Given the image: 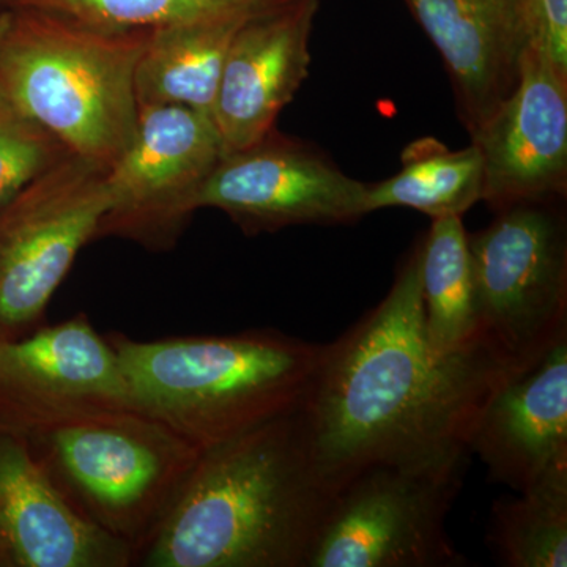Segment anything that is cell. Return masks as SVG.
Masks as SVG:
<instances>
[{
    "label": "cell",
    "instance_id": "cell-1",
    "mask_svg": "<svg viewBox=\"0 0 567 567\" xmlns=\"http://www.w3.org/2000/svg\"><path fill=\"white\" fill-rule=\"evenodd\" d=\"M421 251L423 237L385 298L323 346L300 406L317 470L333 491L369 466L468 461L481 410L514 374L486 346L443 360L431 353Z\"/></svg>",
    "mask_w": 567,
    "mask_h": 567
},
{
    "label": "cell",
    "instance_id": "cell-2",
    "mask_svg": "<svg viewBox=\"0 0 567 567\" xmlns=\"http://www.w3.org/2000/svg\"><path fill=\"white\" fill-rule=\"evenodd\" d=\"M333 496L295 410L204 450L134 566L308 567Z\"/></svg>",
    "mask_w": 567,
    "mask_h": 567
},
{
    "label": "cell",
    "instance_id": "cell-3",
    "mask_svg": "<svg viewBox=\"0 0 567 567\" xmlns=\"http://www.w3.org/2000/svg\"><path fill=\"white\" fill-rule=\"evenodd\" d=\"M141 412L204 451L303 404L323 346L262 328L136 341L107 334Z\"/></svg>",
    "mask_w": 567,
    "mask_h": 567
},
{
    "label": "cell",
    "instance_id": "cell-4",
    "mask_svg": "<svg viewBox=\"0 0 567 567\" xmlns=\"http://www.w3.org/2000/svg\"><path fill=\"white\" fill-rule=\"evenodd\" d=\"M151 31L0 11V93L71 155L107 171L136 134L134 78Z\"/></svg>",
    "mask_w": 567,
    "mask_h": 567
},
{
    "label": "cell",
    "instance_id": "cell-5",
    "mask_svg": "<svg viewBox=\"0 0 567 567\" xmlns=\"http://www.w3.org/2000/svg\"><path fill=\"white\" fill-rule=\"evenodd\" d=\"M13 434L81 517L133 548L134 563L203 453L136 406L52 417Z\"/></svg>",
    "mask_w": 567,
    "mask_h": 567
},
{
    "label": "cell",
    "instance_id": "cell-6",
    "mask_svg": "<svg viewBox=\"0 0 567 567\" xmlns=\"http://www.w3.org/2000/svg\"><path fill=\"white\" fill-rule=\"evenodd\" d=\"M558 204L511 205L468 234L481 341L514 374L567 336V227Z\"/></svg>",
    "mask_w": 567,
    "mask_h": 567
},
{
    "label": "cell",
    "instance_id": "cell-7",
    "mask_svg": "<svg viewBox=\"0 0 567 567\" xmlns=\"http://www.w3.org/2000/svg\"><path fill=\"white\" fill-rule=\"evenodd\" d=\"M466 461L375 465L336 488L308 567H465L446 520Z\"/></svg>",
    "mask_w": 567,
    "mask_h": 567
},
{
    "label": "cell",
    "instance_id": "cell-8",
    "mask_svg": "<svg viewBox=\"0 0 567 567\" xmlns=\"http://www.w3.org/2000/svg\"><path fill=\"white\" fill-rule=\"evenodd\" d=\"M110 208L106 169L69 153L0 210V341L44 324L51 298Z\"/></svg>",
    "mask_w": 567,
    "mask_h": 567
},
{
    "label": "cell",
    "instance_id": "cell-9",
    "mask_svg": "<svg viewBox=\"0 0 567 567\" xmlns=\"http://www.w3.org/2000/svg\"><path fill=\"white\" fill-rule=\"evenodd\" d=\"M223 155L212 115L175 104L140 106L132 144L106 171L111 208L96 238H125L152 251L173 248Z\"/></svg>",
    "mask_w": 567,
    "mask_h": 567
},
{
    "label": "cell",
    "instance_id": "cell-10",
    "mask_svg": "<svg viewBox=\"0 0 567 567\" xmlns=\"http://www.w3.org/2000/svg\"><path fill=\"white\" fill-rule=\"evenodd\" d=\"M368 183L342 173L305 142L275 132L224 155L199 194V208H216L246 235L292 226L360 221Z\"/></svg>",
    "mask_w": 567,
    "mask_h": 567
},
{
    "label": "cell",
    "instance_id": "cell-11",
    "mask_svg": "<svg viewBox=\"0 0 567 567\" xmlns=\"http://www.w3.org/2000/svg\"><path fill=\"white\" fill-rule=\"evenodd\" d=\"M122 406L134 404L121 361L87 316L0 341V427Z\"/></svg>",
    "mask_w": 567,
    "mask_h": 567
},
{
    "label": "cell",
    "instance_id": "cell-12",
    "mask_svg": "<svg viewBox=\"0 0 567 567\" xmlns=\"http://www.w3.org/2000/svg\"><path fill=\"white\" fill-rule=\"evenodd\" d=\"M492 210L561 200L567 189V76L535 40L516 91L472 134Z\"/></svg>",
    "mask_w": 567,
    "mask_h": 567
},
{
    "label": "cell",
    "instance_id": "cell-13",
    "mask_svg": "<svg viewBox=\"0 0 567 567\" xmlns=\"http://www.w3.org/2000/svg\"><path fill=\"white\" fill-rule=\"evenodd\" d=\"M442 54L470 136L516 91L537 0H405Z\"/></svg>",
    "mask_w": 567,
    "mask_h": 567
},
{
    "label": "cell",
    "instance_id": "cell-14",
    "mask_svg": "<svg viewBox=\"0 0 567 567\" xmlns=\"http://www.w3.org/2000/svg\"><path fill=\"white\" fill-rule=\"evenodd\" d=\"M319 7L320 0H287L254 14L235 35L212 111L224 155L274 132L276 118L300 91L309 76Z\"/></svg>",
    "mask_w": 567,
    "mask_h": 567
},
{
    "label": "cell",
    "instance_id": "cell-15",
    "mask_svg": "<svg viewBox=\"0 0 567 567\" xmlns=\"http://www.w3.org/2000/svg\"><path fill=\"white\" fill-rule=\"evenodd\" d=\"M132 547L81 517L20 435L0 427V567H128Z\"/></svg>",
    "mask_w": 567,
    "mask_h": 567
},
{
    "label": "cell",
    "instance_id": "cell-16",
    "mask_svg": "<svg viewBox=\"0 0 567 567\" xmlns=\"http://www.w3.org/2000/svg\"><path fill=\"white\" fill-rule=\"evenodd\" d=\"M466 446L491 481L514 492L567 464V336L496 388Z\"/></svg>",
    "mask_w": 567,
    "mask_h": 567
},
{
    "label": "cell",
    "instance_id": "cell-17",
    "mask_svg": "<svg viewBox=\"0 0 567 567\" xmlns=\"http://www.w3.org/2000/svg\"><path fill=\"white\" fill-rule=\"evenodd\" d=\"M252 17L207 18L152 29L134 78L137 104H175L212 115L227 52Z\"/></svg>",
    "mask_w": 567,
    "mask_h": 567
},
{
    "label": "cell",
    "instance_id": "cell-18",
    "mask_svg": "<svg viewBox=\"0 0 567 567\" xmlns=\"http://www.w3.org/2000/svg\"><path fill=\"white\" fill-rule=\"evenodd\" d=\"M421 290L425 339L435 358L486 346L481 341L468 234L461 216L432 219L423 235Z\"/></svg>",
    "mask_w": 567,
    "mask_h": 567
},
{
    "label": "cell",
    "instance_id": "cell-19",
    "mask_svg": "<svg viewBox=\"0 0 567 567\" xmlns=\"http://www.w3.org/2000/svg\"><path fill=\"white\" fill-rule=\"evenodd\" d=\"M483 162L472 144L451 151L434 137L406 145L402 169L393 177L368 183V213L412 208L432 219L461 216L483 199Z\"/></svg>",
    "mask_w": 567,
    "mask_h": 567
},
{
    "label": "cell",
    "instance_id": "cell-20",
    "mask_svg": "<svg viewBox=\"0 0 567 567\" xmlns=\"http://www.w3.org/2000/svg\"><path fill=\"white\" fill-rule=\"evenodd\" d=\"M517 496L496 499L487 546L505 567L567 566V464L554 466Z\"/></svg>",
    "mask_w": 567,
    "mask_h": 567
},
{
    "label": "cell",
    "instance_id": "cell-21",
    "mask_svg": "<svg viewBox=\"0 0 567 567\" xmlns=\"http://www.w3.org/2000/svg\"><path fill=\"white\" fill-rule=\"evenodd\" d=\"M287 0H0V11H39L103 31H151L174 22L257 14Z\"/></svg>",
    "mask_w": 567,
    "mask_h": 567
},
{
    "label": "cell",
    "instance_id": "cell-22",
    "mask_svg": "<svg viewBox=\"0 0 567 567\" xmlns=\"http://www.w3.org/2000/svg\"><path fill=\"white\" fill-rule=\"evenodd\" d=\"M69 153L0 93V210Z\"/></svg>",
    "mask_w": 567,
    "mask_h": 567
},
{
    "label": "cell",
    "instance_id": "cell-23",
    "mask_svg": "<svg viewBox=\"0 0 567 567\" xmlns=\"http://www.w3.org/2000/svg\"><path fill=\"white\" fill-rule=\"evenodd\" d=\"M555 69L567 76V0H537V37Z\"/></svg>",
    "mask_w": 567,
    "mask_h": 567
}]
</instances>
